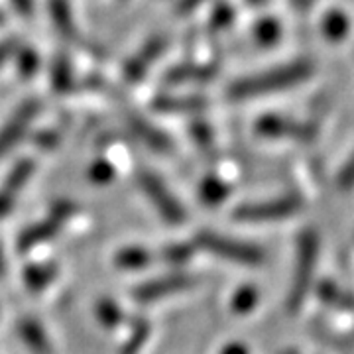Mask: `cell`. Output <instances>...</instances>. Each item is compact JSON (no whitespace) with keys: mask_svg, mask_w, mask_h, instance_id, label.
<instances>
[{"mask_svg":"<svg viewBox=\"0 0 354 354\" xmlns=\"http://www.w3.org/2000/svg\"><path fill=\"white\" fill-rule=\"evenodd\" d=\"M16 69H18V75L30 79V77L36 75V71L39 69V55L32 48L22 46L18 53H16Z\"/></svg>","mask_w":354,"mask_h":354,"instance_id":"24","label":"cell"},{"mask_svg":"<svg viewBox=\"0 0 354 354\" xmlns=\"http://www.w3.org/2000/svg\"><path fill=\"white\" fill-rule=\"evenodd\" d=\"M250 4H254V6H262V4H266V0H248Z\"/></svg>","mask_w":354,"mask_h":354,"instance_id":"39","label":"cell"},{"mask_svg":"<svg viewBox=\"0 0 354 354\" xmlns=\"http://www.w3.org/2000/svg\"><path fill=\"white\" fill-rule=\"evenodd\" d=\"M34 171H36L34 160L24 158V160L16 162L12 165V169L8 171V176L4 177V181L0 183V221L12 211L18 195L28 185V181L32 179Z\"/></svg>","mask_w":354,"mask_h":354,"instance_id":"10","label":"cell"},{"mask_svg":"<svg viewBox=\"0 0 354 354\" xmlns=\"http://www.w3.org/2000/svg\"><path fill=\"white\" fill-rule=\"evenodd\" d=\"M12 6L24 18H30L34 12V0H12Z\"/></svg>","mask_w":354,"mask_h":354,"instance_id":"35","label":"cell"},{"mask_svg":"<svg viewBox=\"0 0 354 354\" xmlns=\"http://www.w3.org/2000/svg\"><path fill=\"white\" fill-rule=\"evenodd\" d=\"M199 283V279L185 272H171L165 276H158V278L146 279L138 283L132 290V299L140 305H150L156 301H162L169 295H177L183 291L193 290Z\"/></svg>","mask_w":354,"mask_h":354,"instance_id":"6","label":"cell"},{"mask_svg":"<svg viewBox=\"0 0 354 354\" xmlns=\"http://www.w3.org/2000/svg\"><path fill=\"white\" fill-rule=\"evenodd\" d=\"M223 354H248L246 348L242 344H228L227 348L223 351Z\"/></svg>","mask_w":354,"mask_h":354,"instance_id":"36","label":"cell"},{"mask_svg":"<svg viewBox=\"0 0 354 354\" xmlns=\"http://www.w3.org/2000/svg\"><path fill=\"white\" fill-rule=\"evenodd\" d=\"M39 111H41V102L38 99H28L16 106L10 118L0 128V158L20 144V140L24 138V134L30 130Z\"/></svg>","mask_w":354,"mask_h":354,"instance_id":"8","label":"cell"},{"mask_svg":"<svg viewBox=\"0 0 354 354\" xmlns=\"http://www.w3.org/2000/svg\"><path fill=\"white\" fill-rule=\"evenodd\" d=\"M279 38H281V26L276 18H262L258 24L254 26V39L262 48L276 46Z\"/></svg>","mask_w":354,"mask_h":354,"instance_id":"22","label":"cell"},{"mask_svg":"<svg viewBox=\"0 0 354 354\" xmlns=\"http://www.w3.org/2000/svg\"><path fill=\"white\" fill-rule=\"evenodd\" d=\"M311 75H313L311 62H293L256 75L242 77L227 88V97L230 101H248L256 97H264L268 93L295 87Z\"/></svg>","mask_w":354,"mask_h":354,"instance_id":"1","label":"cell"},{"mask_svg":"<svg viewBox=\"0 0 354 354\" xmlns=\"http://www.w3.org/2000/svg\"><path fill=\"white\" fill-rule=\"evenodd\" d=\"M293 2V6L297 8V10H307L311 4H313V0H291Z\"/></svg>","mask_w":354,"mask_h":354,"instance_id":"37","label":"cell"},{"mask_svg":"<svg viewBox=\"0 0 354 354\" xmlns=\"http://www.w3.org/2000/svg\"><path fill=\"white\" fill-rule=\"evenodd\" d=\"M4 268H6V256H4V250L0 246V276L4 274Z\"/></svg>","mask_w":354,"mask_h":354,"instance_id":"38","label":"cell"},{"mask_svg":"<svg viewBox=\"0 0 354 354\" xmlns=\"http://www.w3.org/2000/svg\"><path fill=\"white\" fill-rule=\"evenodd\" d=\"M230 195V187L225 181H221L218 177L209 176L207 179H203L201 183V199L203 203H207L209 207H215L227 199Z\"/></svg>","mask_w":354,"mask_h":354,"instance_id":"23","label":"cell"},{"mask_svg":"<svg viewBox=\"0 0 354 354\" xmlns=\"http://www.w3.org/2000/svg\"><path fill=\"white\" fill-rule=\"evenodd\" d=\"M20 48H22V44H20L18 38L0 39V67L6 64L8 59H12Z\"/></svg>","mask_w":354,"mask_h":354,"instance_id":"31","label":"cell"},{"mask_svg":"<svg viewBox=\"0 0 354 354\" xmlns=\"http://www.w3.org/2000/svg\"><path fill=\"white\" fill-rule=\"evenodd\" d=\"M258 299V293L254 288H244V290L239 291V295L234 297V309L236 311H248Z\"/></svg>","mask_w":354,"mask_h":354,"instance_id":"32","label":"cell"},{"mask_svg":"<svg viewBox=\"0 0 354 354\" xmlns=\"http://www.w3.org/2000/svg\"><path fill=\"white\" fill-rule=\"evenodd\" d=\"M16 330L20 341L28 346L32 354H55L53 344H51L50 335L46 333L44 325L36 321L34 317H22L16 323Z\"/></svg>","mask_w":354,"mask_h":354,"instance_id":"12","label":"cell"},{"mask_svg":"<svg viewBox=\"0 0 354 354\" xmlns=\"http://www.w3.org/2000/svg\"><path fill=\"white\" fill-rule=\"evenodd\" d=\"M299 209H301V201L293 195H286V197L270 199V201L241 205L232 211V218L236 223H250V225L274 223V221H281V218L295 215Z\"/></svg>","mask_w":354,"mask_h":354,"instance_id":"7","label":"cell"},{"mask_svg":"<svg viewBox=\"0 0 354 354\" xmlns=\"http://www.w3.org/2000/svg\"><path fill=\"white\" fill-rule=\"evenodd\" d=\"M191 254L193 250L185 244H169L164 248V260L171 266H183L191 258Z\"/></svg>","mask_w":354,"mask_h":354,"instance_id":"28","label":"cell"},{"mask_svg":"<svg viewBox=\"0 0 354 354\" xmlns=\"http://www.w3.org/2000/svg\"><path fill=\"white\" fill-rule=\"evenodd\" d=\"M50 77L53 91H57V93H67V91H71L73 83H75V77H73V65H71V59H69L65 53H59V55L53 59Z\"/></svg>","mask_w":354,"mask_h":354,"instance_id":"18","label":"cell"},{"mask_svg":"<svg viewBox=\"0 0 354 354\" xmlns=\"http://www.w3.org/2000/svg\"><path fill=\"white\" fill-rule=\"evenodd\" d=\"M321 297L327 301V304L333 305H339V307H353V301H351V297H346L341 290H337L330 281H325L323 286H321Z\"/></svg>","mask_w":354,"mask_h":354,"instance_id":"29","label":"cell"},{"mask_svg":"<svg viewBox=\"0 0 354 354\" xmlns=\"http://www.w3.org/2000/svg\"><path fill=\"white\" fill-rule=\"evenodd\" d=\"M195 244L211 256L221 260H227L232 264L242 266H260L264 262V252L248 242L228 239L215 230H201L195 234Z\"/></svg>","mask_w":354,"mask_h":354,"instance_id":"3","label":"cell"},{"mask_svg":"<svg viewBox=\"0 0 354 354\" xmlns=\"http://www.w3.org/2000/svg\"><path fill=\"white\" fill-rule=\"evenodd\" d=\"M77 213V205L71 201H57L51 205V209L48 211V215L44 216L41 221L26 227L20 236H18V250L20 252H28L36 246H41L46 242L53 241L65 225L73 218Z\"/></svg>","mask_w":354,"mask_h":354,"instance_id":"4","label":"cell"},{"mask_svg":"<svg viewBox=\"0 0 354 354\" xmlns=\"http://www.w3.org/2000/svg\"><path fill=\"white\" fill-rule=\"evenodd\" d=\"M339 187L344 191L354 187V153L348 158V162L342 165L341 174H339Z\"/></svg>","mask_w":354,"mask_h":354,"instance_id":"33","label":"cell"},{"mask_svg":"<svg viewBox=\"0 0 354 354\" xmlns=\"http://www.w3.org/2000/svg\"><path fill=\"white\" fill-rule=\"evenodd\" d=\"M152 106L164 114H193L207 106V99L199 95H160L153 99Z\"/></svg>","mask_w":354,"mask_h":354,"instance_id":"15","label":"cell"},{"mask_svg":"<svg viewBox=\"0 0 354 354\" xmlns=\"http://www.w3.org/2000/svg\"><path fill=\"white\" fill-rule=\"evenodd\" d=\"M50 16L51 22L55 26L57 34L69 41L79 39V30H77L75 18L69 0H50Z\"/></svg>","mask_w":354,"mask_h":354,"instance_id":"16","label":"cell"},{"mask_svg":"<svg viewBox=\"0 0 354 354\" xmlns=\"http://www.w3.org/2000/svg\"><path fill=\"white\" fill-rule=\"evenodd\" d=\"M203 2H207V0H179L176 6V12L177 14H191L193 10H197Z\"/></svg>","mask_w":354,"mask_h":354,"instance_id":"34","label":"cell"},{"mask_svg":"<svg viewBox=\"0 0 354 354\" xmlns=\"http://www.w3.org/2000/svg\"><path fill=\"white\" fill-rule=\"evenodd\" d=\"M317 256H319V236L315 230H305L297 241L295 270H293L290 293H288V309L291 313H295L304 305L305 295L309 291L311 279L315 274Z\"/></svg>","mask_w":354,"mask_h":354,"instance_id":"2","label":"cell"},{"mask_svg":"<svg viewBox=\"0 0 354 354\" xmlns=\"http://www.w3.org/2000/svg\"><path fill=\"white\" fill-rule=\"evenodd\" d=\"M191 138L195 142V146H199V150H203L205 153H211L215 150V136H213V130L209 124L205 122H195L193 127L189 128Z\"/></svg>","mask_w":354,"mask_h":354,"instance_id":"25","label":"cell"},{"mask_svg":"<svg viewBox=\"0 0 354 354\" xmlns=\"http://www.w3.org/2000/svg\"><path fill=\"white\" fill-rule=\"evenodd\" d=\"M216 64H179L165 73L164 83L167 85H185V83H207L216 75Z\"/></svg>","mask_w":354,"mask_h":354,"instance_id":"13","label":"cell"},{"mask_svg":"<svg viewBox=\"0 0 354 354\" xmlns=\"http://www.w3.org/2000/svg\"><path fill=\"white\" fill-rule=\"evenodd\" d=\"M57 276V266L55 264H30L26 266L22 272V279H24L26 288L34 293L44 291L51 281Z\"/></svg>","mask_w":354,"mask_h":354,"instance_id":"17","label":"cell"},{"mask_svg":"<svg viewBox=\"0 0 354 354\" xmlns=\"http://www.w3.org/2000/svg\"><path fill=\"white\" fill-rule=\"evenodd\" d=\"M150 335H152V325L144 319L134 321L130 335L127 337V341L122 342L118 354H142L146 342L150 341Z\"/></svg>","mask_w":354,"mask_h":354,"instance_id":"19","label":"cell"},{"mask_svg":"<svg viewBox=\"0 0 354 354\" xmlns=\"http://www.w3.org/2000/svg\"><path fill=\"white\" fill-rule=\"evenodd\" d=\"M114 262L120 270H142V268H146L152 262V254L146 248H136V246L134 248H124V250L116 254Z\"/></svg>","mask_w":354,"mask_h":354,"instance_id":"21","label":"cell"},{"mask_svg":"<svg viewBox=\"0 0 354 354\" xmlns=\"http://www.w3.org/2000/svg\"><path fill=\"white\" fill-rule=\"evenodd\" d=\"M321 30H323L325 38H329L330 41H341L348 34V18L341 10H330L325 14V18L321 22Z\"/></svg>","mask_w":354,"mask_h":354,"instance_id":"20","label":"cell"},{"mask_svg":"<svg viewBox=\"0 0 354 354\" xmlns=\"http://www.w3.org/2000/svg\"><path fill=\"white\" fill-rule=\"evenodd\" d=\"M136 179H138V187L142 189V193L146 195L148 201L152 203L156 213L162 216L165 223H169V225H183L185 223V218H187L185 207L165 185L162 177L153 174L152 169L142 167V169H138Z\"/></svg>","mask_w":354,"mask_h":354,"instance_id":"5","label":"cell"},{"mask_svg":"<svg viewBox=\"0 0 354 354\" xmlns=\"http://www.w3.org/2000/svg\"><path fill=\"white\" fill-rule=\"evenodd\" d=\"M97 315H99V321H101L104 327L114 329L122 321V309L114 304V301H111V299H102L99 307H97Z\"/></svg>","mask_w":354,"mask_h":354,"instance_id":"27","label":"cell"},{"mask_svg":"<svg viewBox=\"0 0 354 354\" xmlns=\"http://www.w3.org/2000/svg\"><path fill=\"white\" fill-rule=\"evenodd\" d=\"M234 22V10L228 4H216L213 16L209 20V32L211 34H221L228 26Z\"/></svg>","mask_w":354,"mask_h":354,"instance_id":"26","label":"cell"},{"mask_svg":"<svg viewBox=\"0 0 354 354\" xmlns=\"http://www.w3.org/2000/svg\"><path fill=\"white\" fill-rule=\"evenodd\" d=\"M4 20H6V18H4V12H2V10H0V26L4 24Z\"/></svg>","mask_w":354,"mask_h":354,"instance_id":"40","label":"cell"},{"mask_svg":"<svg viewBox=\"0 0 354 354\" xmlns=\"http://www.w3.org/2000/svg\"><path fill=\"white\" fill-rule=\"evenodd\" d=\"M88 177L95 181V183H109L114 177V167L106 160H99L91 165L88 169Z\"/></svg>","mask_w":354,"mask_h":354,"instance_id":"30","label":"cell"},{"mask_svg":"<svg viewBox=\"0 0 354 354\" xmlns=\"http://www.w3.org/2000/svg\"><path fill=\"white\" fill-rule=\"evenodd\" d=\"M254 130H256V134H260L264 138H295L305 142V140H311L315 136V127L291 120L286 116H274V114L262 116L256 122Z\"/></svg>","mask_w":354,"mask_h":354,"instance_id":"11","label":"cell"},{"mask_svg":"<svg viewBox=\"0 0 354 354\" xmlns=\"http://www.w3.org/2000/svg\"><path fill=\"white\" fill-rule=\"evenodd\" d=\"M169 38L164 34H158L148 39L142 48H140L132 57H128L127 64L122 67V75L127 83H138L148 73V69L152 67L153 62L167 50Z\"/></svg>","mask_w":354,"mask_h":354,"instance_id":"9","label":"cell"},{"mask_svg":"<svg viewBox=\"0 0 354 354\" xmlns=\"http://www.w3.org/2000/svg\"><path fill=\"white\" fill-rule=\"evenodd\" d=\"M127 122L130 130L138 136L146 146H150L156 152H169L174 148L171 140L167 134H164L160 128H156L153 124H150L144 116H140L136 113H130L127 116Z\"/></svg>","mask_w":354,"mask_h":354,"instance_id":"14","label":"cell"}]
</instances>
